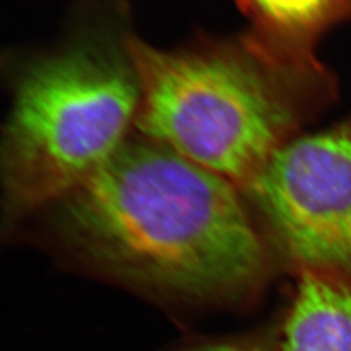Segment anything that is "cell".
Segmentation results:
<instances>
[{
  "mask_svg": "<svg viewBox=\"0 0 351 351\" xmlns=\"http://www.w3.org/2000/svg\"><path fill=\"white\" fill-rule=\"evenodd\" d=\"M45 213L71 262L158 301L252 304L274 274L242 190L151 139L128 141Z\"/></svg>",
  "mask_w": 351,
  "mask_h": 351,
  "instance_id": "obj_1",
  "label": "cell"
},
{
  "mask_svg": "<svg viewBox=\"0 0 351 351\" xmlns=\"http://www.w3.org/2000/svg\"><path fill=\"white\" fill-rule=\"evenodd\" d=\"M143 138L243 188L337 98L326 65L302 66L245 32L163 50L126 36Z\"/></svg>",
  "mask_w": 351,
  "mask_h": 351,
  "instance_id": "obj_2",
  "label": "cell"
},
{
  "mask_svg": "<svg viewBox=\"0 0 351 351\" xmlns=\"http://www.w3.org/2000/svg\"><path fill=\"white\" fill-rule=\"evenodd\" d=\"M138 101L125 46L82 43L32 65L0 137V237L101 171L128 142Z\"/></svg>",
  "mask_w": 351,
  "mask_h": 351,
  "instance_id": "obj_3",
  "label": "cell"
},
{
  "mask_svg": "<svg viewBox=\"0 0 351 351\" xmlns=\"http://www.w3.org/2000/svg\"><path fill=\"white\" fill-rule=\"evenodd\" d=\"M241 190L275 258L351 282V114L289 139Z\"/></svg>",
  "mask_w": 351,
  "mask_h": 351,
  "instance_id": "obj_4",
  "label": "cell"
},
{
  "mask_svg": "<svg viewBox=\"0 0 351 351\" xmlns=\"http://www.w3.org/2000/svg\"><path fill=\"white\" fill-rule=\"evenodd\" d=\"M249 20L247 34L277 58L319 66L316 46L333 27L351 20V0H236Z\"/></svg>",
  "mask_w": 351,
  "mask_h": 351,
  "instance_id": "obj_5",
  "label": "cell"
},
{
  "mask_svg": "<svg viewBox=\"0 0 351 351\" xmlns=\"http://www.w3.org/2000/svg\"><path fill=\"white\" fill-rule=\"evenodd\" d=\"M278 351H351V282L298 275Z\"/></svg>",
  "mask_w": 351,
  "mask_h": 351,
  "instance_id": "obj_6",
  "label": "cell"
},
{
  "mask_svg": "<svg viewBox=\"0 0 351 351\" xmlns=\"http://www.w3.org/2000/svg\"><path fill=\"white\" fill-rule=\"evenodd\" d=\"M185 351H278L263 342L255 339H213L201 342Z\"/></svg>",
  "mask_w": 351,
  "mask_h": 351,
  "instance_id": "obj_7",
  "label": "cell"
}]
</instances>
